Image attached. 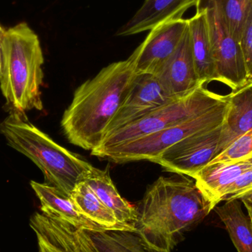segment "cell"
Masks as SVG:
<instances>
[{
	"label": "cell",
	"mask_w": 252,
	"mask_h": 252,
	"mask_svg": "<svg viewBox=\"0 0 252 252\" xmlns=\"http://www.w3.org/2000/svg\"><path fill=\"white\" fill-rule=\"evenodd\" d=\"M136 233L151 250L172 252L214 207L189 176H161L136 207Z\"/></svg>",
	"instance_id": "1"
},
{
	"label": "cell",
	"mask_w": 252,
	"mask_h": 252,
	"mask_svg": "<svg viewBox=\"0 0 252 252\" xmlns=\"http://www.w3.org/2000/svg\"><path fill=\"white\" fill-rule=\"evenodd\" d=\"M135 76L127 59L108 65L78 87L62 120V129L70 143L91 151L101 145Z\"/></svg>",
	"instance_id": "2"
},
{
	"label": "cell",
	"mask_w": 252,
	"mask_h": 252,
	"mask_svg": "<svg viewBox=\"0 0 252 252\" xmlns=\"http://www.w3.org/2000/svg\"><path fill=\"white\" fill-rule=\"evenodd\" d=\"M7 144L26 156L42 171L45 183L70 196L93 165L68 151L28 121L25 112H10L0 123Z\"/></svg>",
	"instance_id": "3"
},
{
	"label": "cell",
	"mask_w": 252,
	"mask_h": 252,
	"mask_svg": "<svg viewBox=\"0 0 252 252\" xmlns=\"http://www.w3.org/2000/svg\"><path fill=\"white\" fill-rule=\"evenodd\" d=\"M0 87L10 112L42 110L44 56L38 35L25 22L4 31Z\"/></svg>",
	"instance_id": "4"
},
{
	"label": "cell",
	"mask_w": 252,
	"mask_h": 252,
	"mask_svg": "<svg viewBox=\"0 0 252 252\" xmlns=\"http://www.w3.org/2000/svg\"><path fill=\"white\" fill-rule=\"evenodd\" d=\"M229 106L228 97L226 101L198 116L127 143L105 149L94 150L91 151L92 155L118 164L142 160L150 161L167 148L189 136L223 125Z\"/></svg>",
	"instance_id": "5"
},
{
	"label": "cell",
	"mask_w": 252,
	"mask_h": 252,
	"mask_svg": "<svg viewBox=\"0 0 252 252\" xmlns=\"http://www.w3.org/2000/svg\"><path fill=\"white\" fill-rule=\"evenodd\" d=\"M227 99L228 95H220L201 86L186 97L171 100L140 119L108 135L101 145L94 150L112 148L157 133L204 113Z\"/></svg>",
	"instance_id": "6"
},
{
	"label": "cell",
	"mask_w": 252,
	"mask_h": 252,
	"mask_svg": "<svg viewBox=\"0 0 252 252\" xmlns=\"http://www.w3.org/2000/svg\"><path fill=\"white\" fill-rule=\"evenodd\" d=\"M206 12L212 54L219 81L232 91L250 81L239 41L232 35L223 16L216 8Z\"/></svg>",
	"instance_id": "7"
},
{
	"label": "cell",
	"mask_w": 252,
	"mask_h": 252,
	"mask_svg": "<svg viewBox=\"0 0 252 252\" xmlns=\"http://www.w3.org/2000/svg\"><path fill=\"white\" fill-rule=\"evenodd\" d=\"M222 126L189 136L149 161L164 170L192 178L216 157Z\"/></svg>",
	"instance_id": "8"
},
{
	"label": "cell",
	"mask_w": 252,
	"mask_h": 252,
	"mask_svg": "<svg viewBox=\"0 0 252 252\" xmlns=\"http://www.w3.org/2000/svg\"><path fill=\"white\" fill-rule=\"evenodd\" d=\"M188 30V19L164 22L150 31L128 58L136 75H156L180 45Z\"/></svg>",
	"instance_id": "9"
},
{
	"label": "cell",
	"mask_w": 252,
	"mask_h": 252,
	"mask_svg": "<svg viewBox=\"0 0 252 252\" xmlns=\"http://www.w3.org/2000/svg\"><path fill=\"white\" fill-rule=\"evenodd\" d=\"M30 226L36 235L39 252H99L90 232L56 218L35 213Z\"/></svg>",
	"instance_id": "10"
},
{
	"label": "cell",
	"mask_w": 252,
	"mask_h": 252,
	"mask_svg": "<svg viewBox=\"0 0 252 252\" xmlns=\"http://www.w3.org/2000/svg\"><path fill=\"white\" fill-rule=\"evenodd\" d=\"M171 100L155 75H136L127 97L108 126L105 137Z\"/></svg>",
	"instance_id": "11"
},
{
	"label": "cell",
	"mask_w": 252,
	"mask_h": 252,
	"mask_svg": "<svg viewBox=\"0 0 252 252\" xmlns=\"http://www.w3.org/2000/svg\"><path fill=\"white\" fill-rule=\"evenodd\" d=\"M155 75L166 96L171 100L182 98L204 84L200 82L191 48L189 28L174 54Z\"/></svg>",
	"instance_id": "12"
},
{
	"label": "cell",
	"mask_w": 252,
	"mask_h": 252,
	"mask_svg": "<svg viewBox=\"0 0 252 252\" xmlns=\"http://www.w3.org/2000/svg\"><path fill=\"white\" fill-rule=\"evenodd\" d=\"M198 0H145L134 16L117 32V35H135L151 31L161 24L183 19L185 12L195 6Z\"/></svg>",
	"instance_id": "13"
},
{
	"label": "cell",
	"mask_w": 252,
	"mask_h": 252,
	"mask_svg": "<svg viewBox=\"0 0 252 252\" xmlns=\"http://www.w3.org/2000/svg\"><path fill=\"white\" fill-rule=\"evenodd\" d=\"M31 185L41 202V210L44 214L89 232L108 231L87 219L70 196L65 195L55 187L35 181H31Z\"/></svg>",
	"instance_id": "14"
},
{
	"label": "cell",
	"mask_w": 252,
	"mask_h": 252,
	"mask_svg": "<svg viewBox=\"0 0 252 252\" xmlns=\"http://www.w3.org/2000/svg\"><path fill=\"white\" fill-rule=\"evenodd\" d=\"M251 167L252 158L238 162L209 163L192 178L215 208L222 202L228 188Z\"/></svg>",
	"instance_id": "15"
},
{
	"label": "cell",
	"mask_w": 252,
	"mask_h": 252,
	"mask_svg": "<svg viewBox=\"0 0 252 252\" xmlns=\"http://www.w3.org/2000/svg\"><path fill=\"white\" fill-rule=\"evenodd\" d=\"M229 110L222 125L216 156L241 135L252 129V79L228 94Z\"/></svg>",
	"instance_id": "16"
},
{
	"label": "cell",
	"mask_w": 252,
	"mask_h": 252,
	"mask_svg": "<svg viewBox=\"0 0 252 252\" xmlns=\"http://www.w3.org/2000/svg\"><path fill=\"white\" fill-rule=\"evenodd\" d=\"M84 182L94 191L100 201L113 212L120 221L135 226L137 219L136 207L121 196L112 182L108 167L101 170L93 166Z\"/></svg>",
	"instance_id": "17"
},
{
	"label": "cell",
	"mask_w": 252,
	"mask_h": 252,
	"mask_svg": "<svg viewBox=\"0 0 252 252\" xmlns=\"http://www.w3.org/2000/svg\"><path fill=\"white\" fill-rule=\"evenodd\" d=\"M188 21L192 57L200 82L204 85L211 81H219L212 54L206 12H196Z\"/></svg>",
	"instance_id": "18"
},
{
	"label": "cell",
	"mask_w": 252,
	"mask_h": 252,
	"mask_svg": "<svg viewBox=\"0 0 252 252\" xmlns=\"http://www.w3.org/2000/svg\"><path fill=\"white\" fill-rule=\"evenodd\" d=\"M70 197L84 216L103 229L136 232L134 226L120 221L84 181L76 185Z\"/></svg>",
	"instance_id": "19"
},
{
	"label": "cell",
	"mask_w": 252,
	"mask_h": 252,
	"mask_svg": "<svg viewBox=\"0 0 252 252\" xmlns=\"http://www.w3.org/2000/svg\"><path fill=\"white\" fill-rule=\"evenodd\" d=\"M238 252H252V224L238 200L214 208Z\"/></svg>",
	"instance_id": "20"
},
{
	"label": "cell",
	"mask_w": 252,
	"mask_h": 252,
	"mask_svg": "<svg viewBox=\"0 0 252 252\" xmlns=\"http://www.w3.org/2000/svg\"><path fill=\"white\" fill-rule=\"evenodd\" d=\"M195 7L196 12L217 9L232 35L239 41L243 27L252 7V0H198Z\"/></svg>",
	"instance_id": "21"
},
{
	"label": "cell",
	"mask_w": 252,
	"mask_h": 252,
	"mask_svg": "<svg viewBox=\"0 0 252 252\" xmlns=\"http://www.w3.org/2000/svg\"><path fill=\"white\" fill-rule=\"evenodd\" d=\"M90 234L99 252H157L150 249L136 232L110 230Z\"/></svg>",
	"instance_id": "22"
},
{
	"label": "cell",
	"mask_w": 252,
	"mask_h": 252,
	"mask_svg": "<svg viewBox=\"0 0 252 252\" xmlns=\"http://www.w3.org/2000/svg\"><path fill=\"white\" fill-rule=\"evenodd\" d=\"M252 158V129L237 138L209 163L238 162Z\"/></svg>",
	"instance_id": "23"
},
{
	"label": "cell",
	"mask_w": 252,
	"mask_h": 252,
	"mask_svg": "<svg viewBox=\"0 0 252 252\" xmlns=\"http://www.w3.org/2000/svg\"><path fill=\"white\" fill-rule=\"evenodd\" d=\"M239 43L249 78L252 79V7L243 27Z\"/></svg>",
	"instance_id": "24"
},
{
	"label": "cell",
	"mask_w": 252,
	"mask_h": 252,
	"mask_svg": "<svg viewBox=\"0 0 252 252\" xmlns=\"http://www.w3.org/2000/svg\"><path fill=\"white\" fill-rule=\"evenodd\" d=\"M252 191V167L244 171L228 188L222 201L241 199Z\"/></svg>",
	"instance_id": "25"
},
{
	"label": "cell",
	"mask_w": 252,
	"mask_h": 252,
	"mask_svg": "<svg viewBox=\"0 0 252 252\" xmlns=\"http://www.w3.org/2000/svg\"><path fill=\"white\" fill-rule=\"evenodd\" d=\"M243 204L245 206L247 212H248V216L251 220L252 224V191L250 193L246 195L245 196L241 198Z\"/></svg>",
	"instance_id": "26"
},
{
	"label": "cell",
	"mask_w": 252,
	"mask_h": 252,
	"mask_svg": "<svg viewBox=\"0 0 252 252\" xmlns=\"http://www.w3.org/2000/svg\"><path fill=\"white\" fill-rule=\"evenodd\" d=\"M4 31L5 30L1 28L0 25V54L1 55V43H2L3 37H4Z\"/></svg>",
	"instance_id": "27"
},
{
	"label": "cell",
	"mask_w": 252,
	"mask_h": 252,
	"mask_svg": "<svg viewBox=\"0 0 252 252\" xmlns=\"http://www.w3.org/2000/svg\"><path fill=\"white\" fill-rule=\"evenodd\" d=\"M1 76H2V58L0 54V81H1Z\"/></svg>",
	"instance_id": "28"
}]
</instances>
